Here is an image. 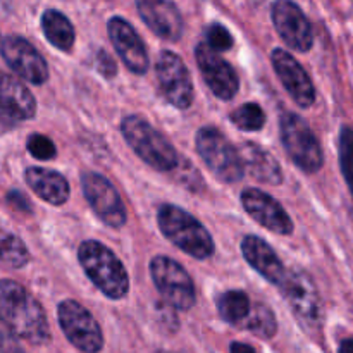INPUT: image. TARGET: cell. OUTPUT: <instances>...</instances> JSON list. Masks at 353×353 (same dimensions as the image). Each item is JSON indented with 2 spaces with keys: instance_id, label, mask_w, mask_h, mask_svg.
<instances>
[{
  "instance_id": "6",
  "label": "cell",
  "mask_w": 353,
  "mask_h": 353,
  "mask_svg": "<svg viewBox=\"0 0 353 353\" xmlns=\"http://www.w3.org/2000/svg\"><path fill=\"white\" fill-rule=\"evenodd\" d=\"M196 150L214 172L216 178L224 183H238L245 174L243 164L238 148L230 143L226 137L216 128H202L195 138Z\"/></svg>"
},
{
  "instance_id": "10",
  "label": "cell",
  "mask_w": 353,
  "mask_h": 353,
  "mask_svg": "<svg viewBox=\"0 0 353 353\" xmlns=\"http://www.w3.org/2000/svg\"><path fill=\"white\" fill-rule=\"evenodd\" d=\"M155 72L164 99L178 109H188L193 103V83L183 59L174 52L162 50Z\"/></svg>"
},
{
  "instance_id": "21",
  "label": "cell",
  "mask_w": 353,
  "mask_h": 353,
  "mask_svg": "<svg viewBox=\"0 0 353 353\" xmlns=\"http://www.w3.org/2000/svg\"><path fill=\"white\" fill-rule=\"evenodd\" d=\"M28 186L52 205H62L69 200V183L61 172L45 168H28L24 172Z\"/></svg>"
},
{
  "instance_id": "18",
  "label": "cell",
  "mask_w": 353,
  "mask_h": 353,
  "mask_svg": "<svg viewBox=\"0 0 353 353\" xmlns=\"http://www.w3.org/2000/svg\"><path fill=\"white\" fill-rule=\"evenodd\" d=\"M110 41L130 71L143 74L148 69V52L143 40L133 26L123 17H112L107 24Z\"/></svg>"
},
{
  "instance_id": "20",
  "label": "cell",
  "mask_w": 353,
  "mask_h": 353,
  "mask_svg": "<svg viewBox=\"0 0 353 353\" xmlns=\"http://www.w3.org/2000/svg\"><path fill=\"white\" fill-rule=\"evenodd\" d=\"M241 254L245 261L259 272L269 283L281 286V283L286 278V268L283 265L281 259L276 255V252L265 243L262 238L248 234L241 241Z\"/></svg>"
},
{
  "instance_id": "5",
  "label": "cell",
  "mask_w": 353,
  "mask_h": 353,
  "mask_svg": "<svg viewBox=\"0 0 353 353\" xmlns=\"http://www.w3.org/2000/svg\"><path fill=\"white\" fill-rule=\"evenodd\" d=\"M281 141L286 154L296 168L307 174H316L324 165V154L319 140L309 123L295 112H285L279 121Z\"/></svg>"
},
{
  "instance_id": "8",
  "label": "cell",
  "mask_w": 353,
  "mask_h": 353,
  "mask_svg": "<svg viewBox=\"0 0 353 353\" xmlns=\"http://www.w3.org/2000/svg\"><path fill=\"white\" fill-rule=\"evenodd\" d=\"M279 288L299 323L309 331L319 330L323 324V302L312 278L305 271L293 269L286 272Z\"/></svg>"
},
{
  "instance_id": "36",
  "label": "cell",
  "mask_w": 353,
  "mask_h": 353,
  "mask_svg": "<svg viewBox=\"0 0 353 353\" xmlns=\"http://www.w3.org/2000/svg\"><path fill=\"white\" fill-rule=\"evenodd\" d=\"M161 353H171V352H161Z\"/></svg>"
},
{
  "instance_id": "28",
  "label": "cell",
  "mask_w": 353,
  "mask_h": 353,
  "mask_svg": "<svg viewBox=\"0 0 353 353\" xmlns=\"http://www.w3.org/2000/svg\"><path fill=\"white\" fill-rule=\"evenodd\" d=\"M338 147H340L338 152H340L341 172L353 196V130L350 126H341Z\"/></svg>"
},
{
  "instance_id": "23",
  "label": "cell",
  "mask_w": 353,
  "mask_h": 353,
  "mask_svg": "<svg viewBox=\"0 0 353 353\" xmlns=\"http://www.w3.org/2000/svg\"><path fill=\"white\" fill-rule=\"evenodd\" d=\"M41 30H43L45 38L59 50L69 52L74 45V28H72L71 21L59 10H45L41 16Z\"/></svg>"
},
{
  "instance_id": "27",
  "label": "cell",
  "mask_w": 353,
  "mask_h": 353,
  "mask_svg": "<svg viewBox=\"0 0 353 353\" xmlns=\"http://www.w3.org/2000/svg\"><path fill=\"white\" fill-rule=\"evenodd\" d=\"M231 121L241 131H259L265 124V112L259 103H245L231 114Z\"/></svg>"
},
{
  "instance_id": "24",
  "label": "cell",
  "mask_w": 353,
  "mask_h": 353,
  "mask_svg": "<svg viewBox=\"0 0 353 353\" xmlns=\"http://www.w3.org/2000/svg\"><path fill=\"white\" fill-rule=\"evenodd\" d=\"M250 300L245 292L240 290H230V292H224L223 295H219L217 299V310H219V316L223 317L226 323L236 324L240 326L243 323L245 317L250 312Z\"/></svg>"
},
{
  "instance_id": "14",
  "label": "cell",
  "mask_w": 353,
  "mask_h": 353,
  "mask_svg": "<svg viewBox=\"0 0 353 353\" xmlns=\"http://www.w3.org/2000/svg\"><path fill=\"white\" fill-rule=\"evenodd\" d=\"M195 59L207 86L217 99L231 100L236 95L240 90V79L236 71L231 68L230 62L221 57L219 52L209 45L200 43L195 50Z\"/></svg>"
},
{
  "instance_id": "34",
  "label": "cell",
  "mask_w": 353,
  "mask_h": 353,
  "mask_svg": "<svg viewBox=\"0 0 353 353\" xmlns=\"http://www.w3.org/2000/svg\"><path fill=\"white\" fill-rule=\"evenodd\" d=\"M230 353H255V348L252 347V345L240 343V341H234V343H231Z\"/></svg>"
},
{
  "instance_id": "2",
  "label": "cell",
  "mask_w": 353,
  "mask_h": 353,
  "mask_svg": "<svg viewBox=\"0 0 353 353\" xmlns=\"http://www.w3.org/2000/svg\"><path fill=\"white\" fill-rule=\"evenodd\" d=\"M78 261L93 285L105 296L121 300L130 292V276L123 262L100 241L88 240L79 245Z\"/></svg>"
},
{
  "instance_id": "11",
  "label": "cell",
  "mask_w": 353,
  "mask_h": 353,
  "mask_svg": "<svg viewBox=\"0 0 353 353\" xmlns=\"http://www.w3.org/2000/svg\"><path fill=\"white\" fill-rule=\"evenodd\" d=\"M83 193L93 212L110 228L126 224V207L112 183L99 172H86L81 179Z\"/></svg>"
},
{
  "instance_id": "30",
  "label": "cell",
  "mask_w": 353,
  "mask_h": 353,
  "mask_svg": "<svg viewBox=\"0 0 353 353\" xmlns=\"http://www.w3.org/2000/svg\"><path fill=\"white\" fill-rule=\"evenodd\" d=\"M205 38L207 45L216 52H226L233 47V37L223 24H210L205 30Z\"/></svg>"
},
{
  "instance_id": "29",
  "label": "cell",
  "mask_w": 353,
  "mask_h": 353,
  "mask_svg": "<svg viewBox=\"0 0 353 353\" xmlns=\"http://www.w3.org/2000/svg\"><path fill=\"white\" fill-rule=\"evenodd\" d=\"M28 152L33 155L38 161H52V159L57 155V150H55L54 141L48 137L40 133H33L30 138H28Z\"/></svg>"
},
{
  "instance_id": "15",
  "label": "cell",
  "mask_w": 353,
  "mask_h": 353,
  "mask_svg": "<svg viewBox=\"0 0 353 353\" xmlns=\"http://www.w3.org/2000/svg\"><path fill=\"white\" fill-rule=\"evenodd\" d=\"M271 61L279 81L290 93V97L295 100L296 105H300L302 109L312 107L316 102V86L303 65L283 48L272 50Z\"/></svg>"
},
{
  "instance_id": "7",
  "label": "cell",
  "mask_w": 353,
  "mask_h": 353,
  "mask_svg": "<svg viewBox=\"0 0 353 353\" xmlns=\"http://www.w3.org/2000/svg\"><path fill=\"white\" fill-rule=\"evenodd\" d=\"M150 274L157 292L172 309L190 310L195 305V285L181 264L165 255H157L150 262Z\"/></svg>"
},
{
  "instance_id": "1",
  "label": "cell",
  "mask_w": 353,
  "mask_h": 353,
  "mask_svg": "<svg viewBox=\"0 0 353 353\" xmlns=\"http://www.w3.org/2000/svg\"><path fill=\"white\" fill-rule=\"evenodd\" d=\"M0 319L31 345H47L50 341V327L43 307L12 279H0Z\"/></svg>"
},
{
  "instance_id": "22",
  "label": "cell",
  "mask_w": 353,
  "mask_h": 353,
  "mask_svg": "<svg viewBox=\"0 0 353 353\" xmlns=\"http://www.w3.org/2000/svg\"><path fill=\"white\" fill-rule=\"evenodd\" d=\"M245 171L250 172L255 179L265 185H281L283 172L276 159L255 143H243L238 148Z\"/></svg>"
},
{
  "instance_id": "26",
  "label": "cell",
  "mask_w": 353,
  "mask_h": 353,
  "mask_svg": "<svg viewBox=\"0 0 353 353\" xmlns=\"http://www.w3.org/2000/svg\"><path fill=\"white\" fill-rule=\"evenodd\" d=\"M30 261L26 245L9 231L0 230V262L10 269H21Z\"/></svg>"
},
{
  "instance_id": "3",
  "label": "cell",
  "mask_w": 353,
  "mask_h": 353,
  "mask_svg": "<svg viewBox=\"0 0 353 353\" xmlns=\"http://www.w3.org/2000/svg\"><path fill=\"white\" fill-rule=\"evenodd\" d=\"M157 223L162 234L179 250L192 255L196 261H205L214 255V240L196 217L179 207L164 203L157 212Z\"/></svg>"
},
{
  "instance_id": "31",
  "label": "cell",
  "mask_w": 353,
  "mask_h": 353,
  "mask_svg": "<svg viewBox=\"0 0 353 353\" xmlns=\"http://www.w3.org/2000/svg\"><path fill=\"white\" fill-rule=\"evenodd\" d=\"M17 334L0 319V353H24Z\"/></svg>"
},
{
  "instance_id": "4",
  "label": "cell",
  "mask_w": 353,
  "mask_h": 353,
  "mask_svg": "<svg viewBox=\"0 0 353 353\" xmlns=\"http://www.w3.org/2000/svg\"><path fill=\"white\" fill-rule=\"evenodd\" d=\"M126 143L133 148L134 154L157 171L169 172L178 168V152L172 147L171 141L155 130L148 121L140 116H128L121 123Z\"/></svg>"
},
{
  "instance_id": "19",
  "label": "cell",
  "mask_w": 353,
  "mask_h": 353,
  "mask_svg": "<svg viewBox=\"0 0 353 353\" xmlns=\"http://www.w3.org/2000/svg\"><path fill=\"white\" fill-rule=\"evenodd\" d=\"M143 23L162 40L176 41L183 34V17L171 0H137Z\"/></svg>"
},
{
  "instance_id": "16",
  "label": "cell",
  "mask_w": 353,
  "mask_h": 353,
  "mask_svg": "<svg viewBox=\"0 0 353 353\" xmlns=\"http://www.w3.org/2000/svg\"><path fill=\"white\" fill-rule=\"evenodd\" d=\"M241 205L248 216L265 230L276 234H292L293 221L281 203L271 195L257 188H248L241 193Z\"/></svg>"
},
{
  "instance_id": "12",
  "label": "cell",
  "mask_w": 353,
  "mask_h": 353,
  "mask_svg": "<svg viewBox=\"0 0 353 353\" xmlns=\"http://www.w3.org/2000/svg\"><path fill=\"white\" fill-rule=\"evenodd\" d=\"M0 55L21 79L33 85H43L48 79V68L37 48L23 37H6L0 40Z\"/></svg>"
},
{
  "instance_id": "25",
  "label": "cell",
  "mask_w": 353,
  "mask_h": 353,
  "mask_svg": "<svg viewBox=\"0 0 353 353\" xmlns=\"http://www.w3.org/2000/svg\"><path fill=\"white\" fill-rule=\"evenodd\" d=\"M240 326L252 331L257 336L265 338V340L274 336L276 331H278V323H276L274 312L268 305H264V303H255V305H252L250 312H248V316L245 317Z\"/></svg>"
},
{
  "instance_id": "9",
  "label": "cell",
  "mask_w": 353,
  "mask_h": 353,
  "mask_svg": "<svg viewBox=\"0 0 353 353\" xmlns=\"http://www.w3.org/2000/svg\"><path fill=\"white\" fill-rule=\"evenodd\" d=\"M59 326L71 345L83 353H99L103 348V334L95 317L76 300H64L57 309Z\"/></svg>"
},
{
  "instance_id": "33",
  "label": "cell",
  "mask_w": 353,
  "mask_h": 353,
  "mask_svg": "<svg viewBox=\"0 0 353 353\" xmlns=\"http://www.w3.org/2000/svg\"><path fill=\"white\" fill-rule=\"evenodd\" d=\"M7 202H9V205H12L14 209L21 210V212H31V202L28 200V196L24 195L23 192H19V190H10V192L7 193Z\"/></svg>"
},
{
  "instance_id": "32",
  "label": "cell",
  "mask_w": 353,
  "mask_h": 353,
  "mask_svg": "<svg viewBox=\"0 0 353 353\" xmlns=\"http://www.w3.org/2000/svg\"><path fill=\"white\" fill-rule=\"evenodd\" d=\"M95 65H97V69L102 72V76H105V78H112V76H116V72H117L116 62L112 61V57H110L105 50L97 52Z\"/></svg>"
},
{
  "instance_id": "13",
  "label": "cell",
  "mask_w": 353,
  "mask_h": 353,
  "mask_svg": "<svg viewBox=\"0 0 353 353\" xmlns=\"http://www.w3.org/2000/svg\"><path fill=\"white\" fill-rule=\"evenodd\" d=\"M276 31L290 48L309 52L314 45V31L303 10L292 0H276L271 10Z\"/></svg>"
},
{
  "instance_id": "35",
  "label": "cell",
  "mask_w": 353,
  "mask_h": 353,
  "mask_svg": "<svg viewBox=\"0 0 353 353\" xmlns=\"http://www.w3.org/2000/svg\"><path fill=\"white\" fill-rule=\"evenodd\" d=\"M338 353H353V338H347L340 343Z\"/></svg>"
},
{
  "instance_id": "17",
  "label": "cell",
  "mask_w": 353,
  "mask_h": 353,
  "mask_svg": "<svg viewBox=\"0 0 353 353\" xmlns=\"http://www.w3.org/2000/svg\"><path fill=\"white\" fill-rule=\"evenodd\" d=\"M37 102L30 90L12 76L0 71V126H14L31 119Z\"/></svg>"
}]
</instances>
